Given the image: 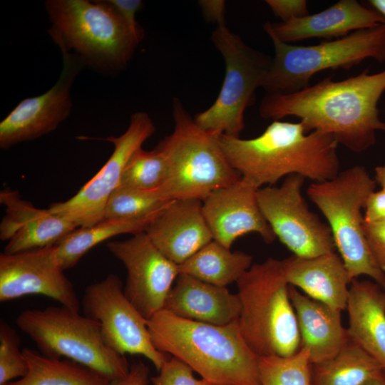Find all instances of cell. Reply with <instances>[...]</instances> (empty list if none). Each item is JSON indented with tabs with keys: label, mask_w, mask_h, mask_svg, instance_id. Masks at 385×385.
I'll use <instances>...</instances> for the list:
<instances>
[{
	"label": "cell",
	"mask_w": 385,
	"mask_h": 385,
	"mask_svg": "<svg viewBox=\"0 0 385 385\" xmlns=\"http://www.w3.org/2000/svg\"><path fill=\"white\" fill-rule=\"evenodd\" d=\"M22 351L27 373L5 385H111L103 375L72 360L46 356L29 348Z\"/></svg>",
	"instance_id": "4316f807"
},
{
	"label": "cell",
	"mask_w": 385,
	"mask_h": 385,
	"mask_svg": "<svg viewBox=\"0 0 385 385\" xmlns=\"http://www.w3.org/2000/svg\"><path fill=\"white\" fill-rule=\"evenodd\" d=\"M385 91V70L370 74L368 69L342 81L326 78L291 93H267L259 113L262 118H300L307 133L317 130L333 135L354 153L373 146L377 131H385L378 102Z\"/></svg>",
	"instance_id": "6da1fadb"
},
{
	"label": "cell",
	"mask_w": 385,
	"mask_h": 385,
	"mask_svg": "<svg viewBox=\"0 0 385 385\" xmlns=\"http://www.w3.org/2000/svg\"><path fill=\"white\" fill-rule=\"evenodd\" d=\"M174 128L157 147L168 165L162 189L170 200L198 199L238 180L219 143V135L200 128L178 98L173 100Z\"/></svg>",
	"instance_id": "8992f818"
},
{
	"label": "cell",
	"mask_w": 385,
	"mask_h": 385,
	"mask_svg": "<svg viewBox=\"0 0 385 385\" xmlns=\"http://www.w3.org/2000/svg\"><path fill=\"white\" fill-rule=\"evenodd\" d=\"M173 200L162 190H143L119 185L110 196L103 219H135L163 210Z\"/></svg>",
	"instance_id": "f1b7e54d"
},
{
	"label": "cell",
	"mask_w": 385,
	"mask_h": 385,
	"mask_svg": "<svg viewBox=\"0 0 385 385\" xmlns=\"http://www.w3.org/2000/svg\"><path fill=\"white\" fill-rule=\"evenodd\" d=\"M265 2L282 22H287L309 14L308 3L305 0H267Z\"/></svg>",
	"instance_id": "d590c367"
},
{
	"label": "cell",
	"mask_w": 385,
	"mask_h": 385,
	"mask_svg": "<svg viewBox=\"0 0 385 385\" xmlns=\"http://www.w3.org/2000/svg\"><path fill=\"white\" fill-rule=\"evenodd\" d=\"M364 209L365 222L385 221V190L372 192L367 197Z\"/></svg>",
	"instance_id": "8d00e7d4"
},
{
	"label": "cell",
	"mask_w": 385,
	"mask_h": 385,
	"mask_svg": "<svg viewBox=\"0 0 385 385\" xmlns=\"http://www.w3.org/2000/svg\"><path fill=\"white\" fill-rule=\"evenodd\" d=\"M84 315L99 322L106 344L124 355L139 354L149 359L159 371L168 359L153 345L147 319L126 297L120 278L109 274L89 284L82 301Z\"/></svg>",
	"instance_id": "7c38bea8"
},
{
	"label": "cell",
	"mask_w": 385,
	"mask_h": 385,
	"mask_svg": "<svg viewBox=\"0 0 385 385\" xmlns=\"http://www.w3.org/2000/svg\"><path fill=\"white\" fill-rule=\"evenodd\" d=\"M346 309L349 337L378 363L385 376V289L375 282L353 279Z\"/></svg>",
	"instance_id": "cb8c5ba5"
},
{
	"label": "cell",
	"mask_w": 385,
	"mask_h": 385,
	"mask_svg": "<svg viewBox=\"0 0 385 385\" xmlns=\"http://www.w3.org/2000/svg\"><path fill=\"white\" fill-rule=\"evenodd\" d=\"M149 369L142 361L130 365L129 372L121 379L111 383V385H148L149 382Z\"/></svg>",
	"instance_id": "74e56055"
},
{
	"label": "cell",
	"mask_w": 385,
	"mask_h": 385,
	"mask_svg": "<svg viewBox=\"0 0 385 385\" xmlns=\"http://www.w3.org/2000/svg\"><path fill=\"white\" fill-rule=\"evenodd\" d=\"M48 34L61 51L76 54L83 64L105 71L127 66L138 42L107 0H48Z\"/></svg>",
	"instance_id": "5b68a950"
},
{
	"label": "cell",
	"mask_w": 385,
	"mask_h": 385,
	"mask_svg": "<svg viewBox=\"0 0 385 385\" xmlns=\"http://www.w3.org/2000/svg\"><path fill=\"white\" fill-rule=\"evenodd\" d=\"M374 180L385 190V164L374 168Z\"/></svg>",
	"instance_id": "ab89813d"
},
{
	"label": "cell",
	"mask_w": 385,
	"mask_h": 385,
	"mask_svg": "<svg viewBox=\"0 0 385 385\" xmlns=\"http://www.w3.org/2000/svg\"><path fill=\"white\" fill-rule=\"evenodd\" d=\"M163 309L186 319L225 325L238 319L241 304L238 295L227 287L180 273Z\"/></svg>",
	"instance_id": "7402d4cb"
},
{
	"label": "cell",
	"mask_w": 385,
	"mask_h": 385,
	"mask_svg": "<svg viewBox=\"0 0 385 385\" xmlns=\"http://www.w3.org/2000/svg\"><path fill=\"white\" fill-rule=\"evenodd\" d=\"M16 323L44 356L83 365L114 382L125 377L130 366L125 356L105 342L98 322L64 306L21 312Z\"/></svg>",
	"instance_id": "ba28073f"
},
{
	"label": "cell",
	"mask_w": 385,
	"mask_h": 385,
	"mask_svg": "<svg viewBox=\"0 0 385 385\" xmlns=\"http://www.w3.org/2000/svg\"><path fill=\"white\" fill-rule=\"evenodd\" d=\"M363 385H385V376L381 374L369 379Z\"/></svg>",
	"instance_id": "b9f144b4"
},
{
	"label": "cell",
	"mask_w": 385,
	"mask_h": 385,
	"mask_svg": "<svg viewBox=\"0 0 385 385\" xmlns=\"http://www.w3.org/2000/svg\"><path fill=\"white\" fill-rule=\"evenodd\" d=\"M168 165L163 152L138 149L128 162L120 185L143 190H162L168 180Z\"/></svg>",
	"instance_id": "4dcf8cb0"
},
{
	"label": "cell",
	"mask_w": 385,
	"mask_h": 385,
	"mask_svg": "<svg viewBox=\"0 0 385 385\" xmlns=\"http://www.w3.org/2000/svg\"><path fill=\"white\" fill-rule=\"evenodd\" d=\"M289 284L304 294L342 312L346 309L351 280L345 265L336 252L312 257L292 255L283 260Z\"/></svg>",
	"instance_id": "44dd1931"
},
{
	"label": "cell",
	"mask_w": 385,
	"mask_h": 385,
	"mask_svg": "<svg viewBox=\"0 0 385 385\" xmlns=\"http://www.w3.org/2000/svg\"><path fill=\"white\" fill-rule=\"evenodd\" d=\"M264 30L274 49L262 86L267 93L302 90L310 86L315 73L324 70L349 69L369 58L385 61V23L312 46L284 43L269 29Z\"/></svg>",
	"instance_id": "9c48e42d"
},
{
	"label": "cell",
	"mask_w": 385,
	"mask_h": 385,
	"mask_svg": "<svg viewBox=\"0 0 385 385\" xmlns=\"http://www.w3.org/2000/svg\"><path fill=\"white\" fill-rule=\"evenodd\" d=\"M260 385H313L309 351L300 347L289 356H260Z\"/></svg>",
	"instance_id": "f546056e"
},
{
	"label": "cell",
	"mask_w": 385,
	"mask_h": 385,
	"mask_svg": "<svg viewBox=\"0 0 385 385\" xmlns=\"http://www.w3.org/2000/svg\"><path fill=\"white\" fill-rule=\"evenodd\" d=\"M252 265V257L231 250L212 240L183 264L179 274H185L202 282L227 287L237 282Z\"/></svg>",
	"instance_id": "d4e9b609"
},
{
	"label": "cell",
	"mask_w": 385,
	"mask_h": 385,
	"mask_svg": "<svg viewBox=\"0 0 385 385\" xmlns=\"http://www.w3.org/2000/svg\"><path fill=\"white\" fill-rule=\"evenodd\" d=\"M369 4L385 19V0H369Z\"/></svg>",
	"instance_id": "60d3db41"
},
{
	"label": "cell",
	"mask_w": 385,
	"mask_h": 385,
	"mask_svg": "<svg viewBox=\"0 0 385 385\" xmlns=\"http://www.w3.org/2000/svg\"><path fill=\"white\" fill-rule=\"evenodd\" d=\"M61 53L63 69L56 84L41 95L21 101L0 123L1 148L48 134L68 116L71 86L83 64L76 54Z\"/></svg>",
	"instance_id": "2e32d148"
},
{
	"label": "cell",
	"mask_w": 385,
	"mask_h": 385,
	"mask_svg": "<svg viewBox=\"0 0 385 385\" xmlns=\"http://www.w3.org/2000/svg\"><path fill=\"white\" fill-rule=\"evenodd\" d=\"M193 370L180 359L172 356L167 359L159 374L150 377L153 385H208L204 379H197Z\"/></svg>",
	"instance_id": "d6a6232c"
},
{
	"label": "cell",
	"mask_w": 385,
	"mask_h": 385,
	"mask_svg": "<svg viewBox=\"0 0 385 385\" xmlns=\"http://www.w3.org/2000/svg\"><path fill=\"white\" fill-rule=\"evenodd\" d=\"M211 41L224 58L225 78L215 102L194 120L211 133L238 138L245 128V112L262 87L272 58L247 45L225 24L217 26Z\"/></svg>",
	"instance_id": "30bf717a"
},
{
	"label": "cell",
	"mask_w": 385,
	"mask_h": 385,
	"mask_svg": "<svg viewBox=\"0 0 385 385\" xmlns=\"http://www.w3.org/2000/svg\"><path fill=\"white\" fill-rule=\"evenodd\" d=\"M218 139L232 167L258 188L274 186L292 175L321 183L339 173L335 138L317 130L307 133L301 120H274L254 138L221 134Z\"/></svg>",
	"instance_id": "7a4b0ae2"
},
{
	"label": "cell",
	"mask_w": 385,
	"mask_h": 385,
	"mask_svg": "<svg viewBox=\"0 0 385 385\" xmlns=\"http://www.w3.org/2000/svg\"><path fill=\"white\" fill-rule=\"evenodd\" d=\"M120 14L129 31L138 43L144 36V32L135 19L136 13L140 9L143 1L140 0H107Z\"/></svg>",
	"instance_id": "e575fe53"
},
{
	"label": "cell",
	"mask_w": 385,
	"mask_h": 385,
	"mask_svg": "<svg viewBox=\"0 0 385 385\" xmlns=\"http://www.w3.org/2000/svg\"><path fill=\"white\" fill-rule=\"evenodd\" d=\"M365 237L379 267L385 273V221L363 224Z\"/></svg>",
	"instance_id": "836d02e7"
},
{
	"label": "cell",
	"mask_w": 385,
	"mask_h": 385,
	"mask_svg": "<svg viewBox=\"0 0 385 385\" xmlns=\"http://www.w3.org/2000/svg\"><path fill=\"white\" fill-rule=\"evenodd\" d=\"M155 131V124L147 113H134L123 134L101 139L114 145L103 166L75 195L64 202L52 203L48 207L50 212L67 219L78 227L91 226L102 220L106 203L120 185L128 162Z\"/></svg>",
	"instance_id": "4fadbf2b"
},
{
	"label": "cell",
	"mask_w": 385,
	"mask_h": 385,
	"mask_svg": "<svg viewBox=\"0 0 385 385\" xmlns=\"http://www.w3.org/2000/svg\"><path fill=\"white\" fill-rule=\"evenodd\" d=\"M208 385H217V384H212L209 383Z\"/></svg>",
	"instance_id": "7bdbcfd3"
},
{
	"label": "cell",
	"mask_w": 385,
	"mask_h": 385,
	"mask_svg": "<svg viewBox=\"0 0 385 385\" xmlns=\"http://www.w3.org/2000/svg\"><path fill=\"white\" fill-rule=\"evenodd\" d=\"M225 1L222 0L200 1L199 5L205 18L217 25L225 24Z\"/></svg>",
	"instance_id": "f35d334b"
},
{
	"label": "cell",
	"mask_w": 385,
	"mask_h": 385,
	"mask_svg": "<svg viewBox=\"0 0 385 385\" xmlns=\"http://www.w3.org/2000/svg\"><path fill=\"white\" fill-rule=\"evenodd\" d=\"M161 211L135 219H103L91 226L77 227L55 246L57 260L64 270L72 268L99 243L118 235L145 232Z\"/></svg>",
	"instance_id": "484cf974"
},
{
	"label": "cell",
	"mask_w": 385,
	"mask_h": 385,
	"mask_svg": "<svg viewBox=\"0 0 385 385\" xmlns=\"http://www.w3.org/2000/svg\"><path fill=\"white\" fill-rule=\"evenodd\" d=\"M258 188L245 178L217 189L202 200L213 240L231 248L240 237L257 233L267 243L275 235L258 204Z\"/></svg>",
	"instance_id": "e0dca14e"
},
{
	"label": "cell",
	"mask_w": 385,
	"mask_h": 385,
	"mask_svg": "<svg viewBox=\"0 0 385 385\" xmlns=\"http://www.w3.org/2000/svg\"><path fill=\"white\" fill-rule=\"evenodd\" d=\"M381 374L378 363L350 338L333 357L312 364L313 385H363Z\"/></svg>",
	"instance_id": "83f0119b"
},
{
	"label": "cell",
	"mask_w": 385,
	"mask_h": 385,
	"mask_svg": "<svg viewBox=\"0 0 385 385\" xmlns=\"http://www.w3.org/2000/svg\"><path fill=\"white\" fill-rule=\"evenodd\" d=\"M384 23V18L374 9L356 0H340L320 12L287 22L267 21L263 28L281 41L290 43L312 38H339Z\"/></svg>",
	"instance_id": "ffe728a7"
},
{
	"label": "cell",
	"mask_w": 385,
	"mask_h": 385,
	"mask_svg": "<svg viewBox=\"0 0 385 385\" xmlns=\"http://www.w3.org/2000/svg\"><path fill=\"white\" fill-rule=\"evenodd\" d=\"M107 247L126 269L123 291L138 312L148 319L163 309L179 274L178 265L164 256L145 232L109 242Z\"/></svg>",
	"instance_id": "5bb4252c"
},
{
	"label": "cell",
	"mask_w": 385,
	"mask_h": 385,
	"mask_svg": "<svg viewBox=\"0 0 385 385\" xmlns=\"http://www.w3.org/2000/svg\"><path fill=\"white\" fill-rule=\"evenodd\" d=\"M289 294L297 320L300 347L309 350L311 364L333 357L349 340L342 323V312L301 293L292 285H289Z\"/></svg>",
	"instance_id": "603a6c76"
},
{
	"label": "cell",
	"mask_w": 385,
	"mask_h": 385,
	"mask_svg": "<svg viewBox=\"0 0 385 385\" xmlns=\"http://www.w3.org/2000/svg\"><path fill=\"white\" fill-rule=\"evenodd\" d=\"M55 246L0 255V301L29 294H43L79 312L81 302L63 273Z\"/></svg>",
	"instance_id": "9a60e30c"
},
{
	"label": "cell",
	"mask_w": 385,
	"mask_h": 385,
	"mask_svg": "<svg viewBox=\"0 0 385 385\" xmlns=\"http://www.w3.org/2000/svg\"><path fill=\"white\" fill-rule=\"evenodd\" d=\"M6 215L0 224V239L7 240L4 253L14 254L57 245L78 227L48 209L36 207L18 191L0 192Z\"/></svg>",
	"instance_id": "ac0fdd59"
},
{
	"label": "cell",
	"mask_w": 385,
	"mask_h": 385,
	"mask_svg": "<svg viewBox=\"0 0 385 385\" xmlns=\"http://www.w3.org/2000/svg\"><path fill=\"white\" fill-rule=\"evenodd\" d=\"M145 232L161 253L178 265L213 240L198 199L173 200Z\"/></svg>",
	"instance_id": "d6986e66"
},
{
	"label": "cell",
	"mask_w": 385,
	"mask_h": 385,
	"mask_svg": "<svg viewBox=\"0 0 385 385\" xmlns=\"http://www.w3.org/2000/svg\"><path fill=\"white\" fill-rule=\"evenodd\" d=\"M21 339L5 321H0V385L23 377L28 371L26 359L20 350Z\"/></svg>",
	"instance_id": "1f68e13d"
},
{
	"label": "cell",
	"mask_w": 385,
	"mask_h": 385,
	"mask_svg": "<svg viewBox=\"0 0 385 385\" xmlns=\"http://www.w3.org/2000/svg\"><path fill=\"white\" fill-rule=\"evenodd\" d=\"M155 347L170 354L217 385H260L257 356L245 341L237 319L215 325L186 319L163 309L147 319Z\"/></svg>",
	"instance_id": "3957f363"
},
{
	"label": "cell",
	"mask_w": 385,
	"mask_h": 385,
	"mask_svg": "<svg viewBox=\"0 0 385 385\" xmlns=\"http://www.w3.org/2000/svg\"><path fill=\"white\" fill-rule=\"evenodd\" d=\"M376 185L366 169L356 165L331 180L311 183L307 194L327 220L351 280L366 275L385 289V273L374 260L363 229L362 209Z\"/></svg>",
	"instance_id": "52a82bcc"
},
{
	"label": "cell",
	"mask_w": 385,
	"mask_h": 385,
	"mask_svg": "<svg viewBox=\"0 0 385 385\" xmlns=\"http://www.w3.org/2000/svg\"><path fill=\"white\" fill-rule=\"evenodd\" d=\"M304 180L292 175L279 187L259 188L260 210L275 237L294 255L312 257L335 252L329 225L309 210L302 195Z\"/></svg>",
	"instance_id": "8fae6325"
},
{
	"label": "cell",
	"mask_w": 385,
	"mask_h": 385,
	"mask_svg": "<svg viewBox=\"0 0 385 385\" xmlns=\"http://www.w3.org/2000/svg\"><path fill=\"white\" fill-rule=\"evenodd\" d=\"M241 334L257 356H289L300 349V334L282 260L253 264L236 282Z\"/></svg>",
	"instance_id": "277c9868"
}]
</instances>
